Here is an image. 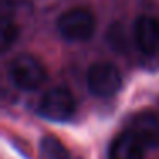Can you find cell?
I'll list each match as a JSON object with an SVG mask.
<instances>
[{
	"label": "cell",
	"mask_w": 159,
	"mask_h": 159,
	"mask_svg": "<svg viewBox=\"0 0 159 159\" xmlns=\"http://www.w3.org/2000/svg\"><path fill=\"white\" fill-rule=\"evenodd\" d=\"M38 111L46 120L67 121L75 113V99L65 87H52L41 96Z\"/></svg>",
	"instance_id": "4"
},
{
	"label": "cell",
	"mask_w": 159,
	"mask_h": 159,
	"mask_svg": "<svg viewBox=\"0 0 159 159\" xmlns=\"http://www.w3.org/2000/svg\"><path fill=\"white\" fill-rule=\"evenodd\" d=\"M145 149L147 147L130 130H125L111 142L110 159H144Z\"/></svg>",
	"instance_id": "7"
},
{
	"label": "cell",
	"mask_w": 159,
	"mask_h": 159,
	"mask_svg": "<svg viewBox=\"0 0 159 159\" xmlns=\"http://www.w3.org/2000/svg\"><path fill=\"white\" fill-rule=\"evenodd\" d=\"M87 87L98 98H111L120 91V70L110 62H98L87 72Z\"/></svg>",
	"instance_id": "5"
},
{
	"label": "cell",
	"mask_w": 159,
	"mask_h": 159,
	"mask_svg": "<svg viewBox=\"0 0 159 159\" xmlns=\"http://www.w3.org/2000/svg\"><path fill=\"white\" fill-rule=\"evenodd\" d=\"M17 34H19V29L14 24V21L4 19V22H2V33H0V45H2L4 52L9 50V46L17 39Z\"/></svg>",
	"instance_id": "9"
},
{
	"label": "cell",
	"mask_w": 159,
	"mask_h": 159,
	"mask_svg": "<svg viewBox=\"0 0 159 159\" xmlns=\"http://www.w3.org/2000/svg\"><path fill=\"white\" fill-rule=\"evenodd\" d=\"M96 29V19L91 11L74 7L63 12L58 19V31L69 41H86Z\"/></svg>",
	"instance_id": "3"
},
{
	"label": "cell",
	"mask_w": 159,
	"mask_h": 159,
	"mask_svg": "<svg viewBox=\"0 0 159 159\" xmlns=\"http://www.w3.org/2000/svg\"><path fill=\"white\" fill-rule=\"evenodd\" d=\"M39 156L41 159H75L65 144L55 135H45L39 140Z\"/></svg>",
	"instance_id": "8"
},
{
	"label": "cell",
	"mask_w": 159,
	"mask_h": 159,
	"mask_svg": "<svg viewBox=\"0 0 159 159\" xmlns=\"http://www.w3.org/2000/svg\"><path fill=\"white\" fill-rule=\"evenodd\" d=\"M9 79L22 91H34L46 80V69L36 57L21 53L9 63Z\"/></svg>",
	"instance_id": "1"
},
{
	"label": "cell",
	"mask_w": 159,
	"mask_h": 159,
	"mask_svg": "<svg viewBox=\"0 0 159 159\" xmlns=\"http://www.w3.org/2000/svg\"><path fill=\"white\" fill-rule=\"evenodd\" d=\"M145 147H157L159 145V116L152 111H140L137 113L128 128Z\"/></svg>",
	"instance_id": "6"
},
{
	"label": "cell",
	"mask_w": 159,
	"mask_h": 159,
	"mask_svg": "<svg viewBox=\"0 0 159 159\" xmlns=\"http://www.w3.org/2000/svg\"><path fill=\"white\" fill-rule=\"evenodd\" d=\"M134 38L147 69H159V21L140 16L134 24Z\"/></svg>",
	"instance_id": "2"
}]
</instances>
